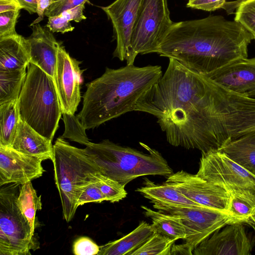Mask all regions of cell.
<instances>
[{
    "instance_id": "cell-1",
    "label": "cell",
    "mask_w": 255,
    "mask_h": 255,
    "mask_svg": "<svg viewBox=\"0 0 255 255\" xmlns=\"http://www.w3.org/2000/svg\"><path fill=\"white\" fill-rule=\"evenodd\" d=\"M223 87L172 58L134 111L155 117L168 142L202 152L218 149L214 122Z\"/></svg>"
},
{
    "instance_id": "cell-2",
    "label": "cell",
    "mask_w": 255,
    "mask_h": 255,
    "mask_svg": "<svg viewBox=\"0 0 255 255\" xmlns=\"http://www.w3.org/2000/svg\"><path fill=\"white\" fill-rule=\"evenodd\" d=\"M253 37L239 22L222 15L173 23L156 53L204 75L248 58Z\"/></svg>"
},
{
    "instance_id": "cell-3",
    "label": "cell",
    "mask_w": 255,
    "mask_h": 255,
    "mask_svg": "<svg viewBox=\"0 0 255 255\" xmlns=\"http://www.w3.org/2000/svg\"><path fill=\"white\" fill-rule=\"evenodd\" d=\"M162 74L159 65L107 67L101 76L86 84L82 108L77 116L89 129L134 111L139 100Z\"/></svg>"
},
{
    "instance_id": "cell-4",
    "label": "cell",
    "mask_w": 255,
    "mask_h": 255,
    "mask_svg": "<svg viewBox=\"0 0 255 255\" xmlns=\"http://www.w3.org/2000/svg\"><path fill=\"white\" fill-rule=\"evenodd\" d=\"M148 153L120 145L109 139L90 142L84 150L104 175L124 186L135 178L146 175L168 177L173 170L160 153L139 142Z\"/></svg>"
},
{
    "instance_id": "cell-5",
    "label": "cell",
    "mask_w": 255,
    "mask_h": 255,
    "mask_svg": "<svg viewBox=\"0 0 255 255\" xmlns=\"http://www.w3.org/2000/svg\"><path fill=\"white\" fill-rule=\"evenodd\" d=\"M52 161L63 218L69 222L76 213L82 192L89 184L99 181L103 174L84 149L71 145L61 137L53 145Z\"/></svg>"
},
{
    "instance_id": "cell-6",
    "label": "cell",
    "mask_w": 255,
    "mask_h": 255,
    "mask_svg": "<svg viewBox=\"0 0 255 255\" xmlns=\"http://www.w3.org/2000/svg\"><path fill=\"white\" fill-rule=\"evenodd\" d=\"M17 103L21 120L52 141L62 115L53 79L30 63Z\"/></svg>"
},
{
    "instance_id": "cell-7",
    "label": "cell",
    "mask_w": 255,
    "mask_h": 255,
    "mask_svg": "<svg viewBox=\"0 0 255 255\" xmlns=\"http://www.w3.org/2000/svg\"><path fill=\"white\" fill-rule=\"evenodd\" d=\"M20 185L0 186V255H31L39 248L29 222L17 203Z\"/></svg>"
},
{
    "instance_id": "cell-8",
    "label": "cell",
    "mask_w": 255,
    "mask_h": 255,
    "mask_svg": "<svg viewBox=\"0 0 255 255\" xmlns=\"http://www.w3.org/2000/svg\"><path fill=\"white\" fill-rule=\"evenodd\" d=\"M196 175L231 196L255 197V175L218 149L202 152Z\"/></svg>"
},
{
    "instance_id": "cell-9",
    "label": "cell",
    "mask_w": 255,
    "mask_h": 255,
    "mask_svg": "<svg viewBox=\"0 0 255 255\" xmlns=\"http://www.w3.org/2000/svg\"><path fill=\"white\" fill-rule=\"evenodd\" d=\"M173 23L168 0H142L131 38L133 61L138 54L157 53Z\"/></svg>"
},
{
    "instance_id": "cell-10",
    "label": "cell",
    "mask_w": 255,
    "mask_h": 255,
    "mask_svg": "<svg viewBox=\"0 0 255 255\" xmlns=\"http://www.w3.org/2000/svg\"><path fill=\"white\" fill-rule=\"evenodd\" d=\"M152 203L153 208L159 211L180 217L187 233L185 244L192 251L215 231L229 224L239 222L230 214L205 206Z\"/></svg>"
},
{
    "instance_id": "cell-11",
    "label": "cell",
    "mask_w": 255,
    "mask_h": 255,
    "mask_svg": "<svg viewBox=\"0 0 255 255\" xmlns=\"http://www.w3.org/2000/svg\"><path fill=\"white\" fill-rule=\"evenodd\" d=\"M142 0H116L101 7L111 20L116 41L113 57L133 65L131 54V38Z\"/></svg>"
},
{
    "instance_id": "cell-12",
    "label": "cell",
    "mask_w": 255,
    "mask_h": 255,
    "mask_svg": "<svg viewBox=\"0 0 255 255\" xmlns=\"http://www.w3.org/2000/svg\"><path fill=\"white\" fill-rule=\"evenodd\" d=\"M166 182L174 185L196 203L230 214V194L224 189L196 174L181 170L168 176Z\"/></svg>"
},
{
    "instance_id": "cell-13",
    "label": "cell",
    "mask_w": 255,
    "mask_h": 255,
    "mask_svg": "<svg viewBox=\"0 0 255 255\" xmlns=\"http://www.w3.org/2000/svg\"><path fill=\"white\" fill-rule=\"evenodd\" d=\"M81 62L71 57L60 45L55 68L54 82L62 112L74 114L81 101Z\"/></svg>"
},
{
    "instance_id": "cell-14",
    "label": "cell",
    "mask_w": 255,
    "mask_h": 255,
    "mask_svg": "<svg viewBox=\"0 0 255 255\" xmlns=\"http://www.w3.org/2000/svg\"><path fill=\"white\" fill-rule=\"evenodd\" d=\"M202 241L193 250L194 255H250L253 243L243 223L226 225L221 231Z\"/></svg>"
},
{
    "instance_id": "cell-15",
    "label": "cell",
    "mask_w": 255,
    "mask_h": 255,
    "mask_svg": "<svg viewBox=\"0 0 255 255\" xmlns=\"http://www.w3.org/2000/svg\"><path fill=\"white\" fill-rule=\"evenodd\" d=\"M42 159L0 145V186L22 185L41 177L44 170Z\"/></svg>"
},
{
    "instance_id": "cell-16",
    "label": "cell",
    "mask_w": 255,
    "mask_h": 255,
    "mask_svg": "<svg viewBox=\"0 0 255 255\" xmlns=\"http://www.w3.org/2000/svg\"><path fill=\"white\" fill-rule=\"evenodd\" d=\"M206 76L236 94L255 97V57L235 60Z\"/></svg>"
},
{
    "instance_id": "cell-17",
    "label": "cell",
    "mask_w": 255,
    "mask_h": 255,
    "mask_svg": "<svg viewBox=\"0 0 255 255\" xmlns=\"http://www.w3.org/2000/svg\"><path fill=\"white\" fill-rule=\"evenodd\" d=\"M32 33L27 38L30 47V61L54 81L58 50L60 46L52 32L37 23L31 26Z\"/></svg>"
},
{
    "instance_id": "cell-18",
    "label": "cell",
    "mask_w": 255,
    "mask_h": 255,
    "mask_svg": "<svg viewBox=\"0 0 255 255\" xmlns=\"http://www.w3.org/2000/svg\"><path fill=\"white\" fill-rule=\"evenodd\" d=\"M52 141L21 120L11 147L19 152L38 157L43 160H52L53 145Z\"/></svg>"
},
{
    "instance_id": "cell-19",
    "label": "cell",
    "mask_w": 255,
    "mask_h": 255,
    "mask_svg": "<svg viewBox=\"0 0 255 255\" xmlns=\"http://www.w3.org/2000/svg\"><path fill=\"white\" fill-rule=\"evenodd\" d=\"M30 61V47L27 38L17 33L0 38V70L27 67Z\"/></svg>"
},
{
    "instance_id": "cell-20",
    "label": "cell",
    "mask_w": 255,
    "mask_h": 255,
    "mask_svg": "<svg viewBox=\"0 0 255 255\" xmlns=\"http://www.w3.org/2000/svg\"><path fill=\"white\" fill-rule=\"evenodd\" d=\"M154 233L151 225L141 221L129 234L100 246L98 255H131L143 245Z\"/></svg>"
},
{
    "instance_id": "cell-21",
    "label": "cell",
    "mask_w": 255,
    "mask_h": 255,
    "mask_svg": "<svg viewBox=\"0 0 255 255\" xmlns=\"http://www.w3.org/2000/svg\"><path fill=\"white\" fill-rule=\"evenodd\" d=\"M136 191L150 200V202L188 206H202L184 196L174 185L165 182L162 185L156 184L145 178L144 186Z\"/></svg>"
},
{
    "instance_id": "cell-22",
    "label": "cell",
    "mask_w": 255,
    "mask_h": 255,
    "mask_svg": "<svg viewBox=\"0 0 255 255\" xmlns=\"http://www.w3.org/2000/svg\"><path fill=\"white\" fill-rule=\"evenodd\" d=\"M218 150L255 175V131L235 140Z\"/></svg>"
},
{
    "instance_id": "cell-23",
    "label": "cell",
    "mask_w": 255,
    "mask_h": 255,
    "mask_svg": "<svg viewBox=\"0 0 255 255\" xmlns=\"http://www.w3.org/2000/svg\"><path fill=\"white\" fill-rule=\"evenodd\" d=\"M141 207L144 215L151 219L154 232L175 241L185 239L186 230L179 216L155 211L145 206Z\"/></svg>"
},
{
    "instance_id": "cell-24",
    "label": "cell",
    "mask_w": 255,
    "mask_h": 255,
    "mask_svg": "<svg viewBox=\"0 0 255 255\" xmlns=\"http://www.w3.org/2000/svg\"><path fill=\"white\" fill-rule=\"evenodd\" d=\"M20 120L17 101L0 105V145L11 147Z\"/></svg>"
},
{
    "instance_id": "cell-25",
    "label": "cell",
    "mask_w": 255,
    "mask_h": 255,
    "mask_svg": "<svg viewBox=\"0 0 255 255\" xmlns=\"http://www.w3.org/2000/svg\"><path fill=\"white\" fill-rule=\"evenodd\" d=\"M26 69L0 70V105L18 100L26 79Z\"/></svg>"
},
{
    "instance_id": "cell-26",
    "label": "cell",
    "mask_w": 255,
    "mask_h": 255,
    "mask_svg": "<svg viewBox=\"0 0 255 255\" xmlns=\"http://www.w3.org/2000/svg\"><path fill=\"white\" fill-rule=\"evenodd\" d=\"M17 203L22 213L29 223L34 233L36 227V213L42 209L41 196H38L31 181L20 185Z\"/></svg>"
},
{
    "instance_id": "cell-27",
    "label": "cell",
    "mask_w": 255,
    "mask_h": 255,
    "mask_svg": "<svg viewBox=\"0 0 255 255\" xmlns=\"http://www.w3.org/2000/svg\"><path fill=\"white\" fill-rule=\"evenodd\" d=\"M175 241L154 232L140 248L131 255H171Z\"/></svg>"
},
{
    "instance_id": "cell-28",
    "label": "cell",
    "mask_w": 255,
    "mask_h": 255,
    "mask_svg": "<svg viewBox=\"0 0 255 255\" xmlns=\"http://www.w3.org/2000/svg\"><path fill=\"white\" fill-rule=\"evenodd\" d=\"M62 115L65 130L61 137L87 145L90 141L86 133L85 128L77 116L65 112H62Z\"/></svg>"
},
{
    "instance_id": "cell-29",
    "label": "cell",
    "mask_w": 255,
    "mask_h": 255,
    "mask_svg": "<svg viewBox=\"0 0 255 255\" xmlns=\"http://www.w3.org/2000/svg\"><path fill=\"white\" fill-rule=\"evenodd\" d=\"M255 211V197L231 196L230 214L240 223H250Z\"/></svg>"
},
{
    "instance_id": "cell-30",
    "label": "cell",
    "mask_w": 255,
    "mask_h": 255,
    "mask_svg": "<svg viewBox=\"0 0 255 255\" xmlns=\"http://www.w3.org/2000/svg\"><path fill=\"white\" fill-rule=\"evenodd\" d=\"M234 20L240 23L255 40V0L238 1Z\"/></svg>"
},
{
    "instance_id": "cell-31",
    "label": "cell",
    "mask_w": 255,
    "mask_h": 255,
    "mask_svg": "<svg viewBox=\"0 0 255 255\" xmlns=\"http://www.w3.org/2000/svg\"><path fill=\"white\" fill-rule=\"evenodd\" d=\"M97 183L106 201L115 203L127 197L125 186L115 180L103 175Z\"/></svg>"
},
{
    "instance_id": "cell-32",
    "label": "cell",
    "mask_w": 255,
    "mask_h": 255,
    "mask_svg": "<svg viewBox=\"0 0 255 255\" xmlns=\"http://www.w3.org/2000/svg\"><path fill=\"white\" fill-rule=\"evenodd\" d=\"M20 9L0 13V38L16 33L15 26Z\"/></svg>"
},
{
    "instance_id": "cell-33",
    "label": "cell",
    "mask_w": 255,
    "mask_h": 255,
    "mask_svg": "<svg viewBox=\"0 0 255 255\" xmlns=\"http://www.w3.org/2000/svg\"><path fill=\"white\" fill-rule=\"evenodd\" d=\"M100 247L87 237L77 239L73 245V253L76 255H98Z\"/></svg>"
},
{
    "instance_id": "cell-34",
    "label": "cell",
    "mask_w": 255,
    "mask_h": 255,
    "mask_svg": "<svg viewBox=\"0 0 255 255\" xmlns=\"http://www.w3.org/2000/svg\"><path fill=\"white\" fill-rule=\"evenodd\" d=\"M97 182L89 184L84 190L77 201L78 207L86 203H100L106 201Z\"/></svg>"
},
{
    "instance_id": "cell-35",
    "label": "cell",
    "mask_w": 255,
    "mask_h": 255,
    "mask_svg": "<svg viewBox=\"0 0 255 255\" xmlns=\"http://www.w3.org/2000/svg\"><path fill=\"white\" fill-rule=\"evenodd\" d=\"M88 0H53L45 12L47 17L58 15L63 11L85 4Z\"/></svg>"
},
{
    "instance_id": "cell-36",
    "label": "cell",
    "mask_w": 255,
    "mask_h": 255,
    "mask_svg": "<svg viewBox=\"0 0 255 255\" xmlns=\"http://www.w3.org/2000/svg\"><path fill=\"white\" fill-rule=\"evenodd\" d=\"M46 26L52 33L60 32L63 34L72 31L75 28L62 13L48 17Z\"/></svg>"
},
{
    "instance_id": "cell-37",
    "label": "cell",
    "mask_w": 255,
    "mask_h": 255,
    "mask_svg": "<svg viewBox=\"0 0 255 255\" xmlns=\"http://www.w3.org/2000/svg\"><path fill=\"white\" fill-rule=\"evenodd\" d=\"M226 0H188L186 6L189 8L213 11L223 7Z\"/></svg>"
},
{
    "instance_id": "cell-38",
    "label": "cell",
    "mask_w": 255,
    "mask_h": 255,
    "mask_svg": "<svg viewBox=\"0 0 255 255\" xmlns=\"http://www.w3.org/2000/svg\"><path fill=\"white\" fill-rule=\"evenodd\" d=\"M84 8L85 4H82L74 8L65 10L61 13H62L69 21H74L77 22H79L86 19V17L84 14Z\"/></svg>"
},
{
    "instance_id": "cell-39",
    "label": "cell",
    "mask_w": 255,
    "mask_h": 255,
    "mask_svg": "<svg viewBox=\"0 0 255 255\" xmlns=\"http://www.w3.org/2000/svg\"><path fill=\"white\" fill-rule=\"evenodd\" d=\"M53 0H37L36 13L38 17L30 24V26L39 23L44 18L45 12L50 6Z\"/></svg>"
},
{
    "instance_id": "cell-40",
    "label": "cell",
    "mask_w": 255,
    "mask_h": 255,
    "mask_svg": "<svg viewBox=\"0 0 255 255\" xmlns=\"http://www.w3.org/2000/svg\"><path fill=\"white\" fill-rule=\"evenodd\" d=\"M21 9H24L29 13H36L37 0H17Z\"/></svg>"
},
{
    "instance_id": "cell-41",
    "label": "cell",
    "mask_w": 255,
    "mask_h": 255,
    "mask_svg": "<svg viewBox=\"0 0 255 255\" xmlns=\"http://www.w3.org/2000/svg\"><path fill=\"white\" fill-rule=\"evenodd\" d=\"M170 255H193V251H191L184 243L176 245L175 244L172 246Z\"/></svg>"
},
{
    "instance_id": "cell-42",
    "label": "cell",
    "mask_w": 255,
    "mask_h": 255,
    "mask_svg": "<svg viewBox=\"0 0 255 255\" xmlns=\"http://www.w3.org/2000/svg\"><path fill=\"white\" fill-rule=\"evenodd\" d=\"M21 9V7L15 3L0 2V13Z\"/></svg>"
},
{
    "instance_id": "cell-43",
    "label": "cell",
    "mask_w": 255,
    "mask_h": 255,
    "mask_svg": "<svg viewBox=\"0 0 255 255\" xmlns=\"http://www.w3.org/2000/svg\"><path fill=\"white\" fill-rule=\"evenodd\" d=\"M0 2L13 3L17 4L20 6L17 0H0Z\"/></svg>"
},
{
    "instance_id": "cell-44",
    "label": "cell",
    "mask_w": 255,
    "mask_h": 255,
    "mask_svg": "<svg viewBox=\"0 0 255 255\" xmlns=\"http://www.w3.org/2000/svg\"><path fill=\"white\" fill-rule=\"evenodd\" d=\"M252 221V222L255 224V212L253 214V215H252L251 217V222Z\"/></svg>"
}]
</instances>
